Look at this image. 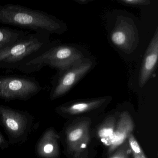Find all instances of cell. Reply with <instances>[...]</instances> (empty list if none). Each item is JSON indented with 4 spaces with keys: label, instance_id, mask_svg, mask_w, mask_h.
I'll use <instances>...</instances> for the list:
<instances>
[{
    "label": "cell",
    "instance_id": "7c38bea8",
    "mask_svg": "<svg viewBox=\"0 0 158 158\" xmlns=\"http://www.w3.org/2000/svg\"><path fill=\"white\" fill-rule=\"evenodd\" d=\"M119 2L127 6H139L150 4L148 0H120Z\"/></svg>",
    "mask_w": 158,
    "mask_h": 158
},
{
    "label": "cell",
    "instance_id": "5bb4252c",
    "mask_svg": "<svg viewBox=\"0 0 158 158\" xmlns=\"http://www.w3.org/2000/svg\"><path fill=\"white\" fill-rule=\"evenodd\" d=\"M113 129L110 127L104 128L99 131L98 135L102 139H107L110 137L114 133Z\"/></svg>",
    "mask_w": 158,
    "mask_h": 158
},
{
    "label": "cell",
    "instance_id": "ba28073f",
    "mask_svg": "<svg viewBox=\"0 0 158 158\" xmlns=\"http://www.w3.org/2000/svg\"><path fill=\"white\" fill-rule=\"evenodd\" d=\"M134 28L128 24H119L115 27L111 35V40L114 44L121 48L127 47L129 42L135 40Z\"/></svg>",
    "mask_w": 158,
    "mask_h": 158
},
{
    "label": "cell",
    "instance_id": "8992f818",
    "mask_svg": "<svg viewBox=\"0 0 158 158\" xmlns=\"http://www.w3.org/2000/svg\"><path fill=\"white\" fill-rule=\"evenodd\" d=\"M94 64L91 59L84 57L66 70L58 72L53 81L50 98L54 100L67 93L92 69Z\"/></svg>",
    "mask_w": 158,
    "mask_h": 158
},
{
    "label": "cell",
    "instance_id": "52a82bcc",
    "mask_svg": "<svg viewBox=\"0 0 158 158\" xmlns=\"http://www.w3.org/2000/svg\"><path fill=\"white\" fill-rule=\"evenodd\" d=\"M158 59V31L156 30L148 47L141 64L139 85L144 86L150 78L157 64Z\"/></svg>",
    "mask_w": 158,
    "mask_h": 158
},
{
    "label": "cell",
    "instance_id": "9a60e30c",
    "mask_svg": "<svg viewBox=\"0 0 158 158\" xmlns=\"http://www.w3.org/2000/svg\"><path fill=\"white\" fill-rule=\"evenodd\" d=\"M9 147V144L7 140L5 139V138L0 133V148L4 149L6 148Z\"/></svg>",
    "mask_w": 158,
    "mask_h": 158
},
{
    "label": "cell",
    "instance_id": "4fadbf2b",
    "mask_svg": "<svg viewBox=\"0 0 158 158\" xmlns=\"http://www.w3.org/2000/svg\"><path fill=\"white\" fill-rule=\"evenodd\" d=\"M83 134V130L81 128L75 129L69 134L68 139L71 141H76L81 137Z\"/></svg>",
    "mask_w": 158,
    "mask_h": 158
},
{
    "label": "cell",
    "instance_id": "e0dca14e",
    "mask_svg": "<svg viewBox=\"0 0 158 158\" xmlns=\"http://www.w3.org/2000/svg\"><path fill=\"white\" fill-rule=\"evenodd\" d=\"M119 158V157H113V158Z\"/></svg>",
    "mask_w": 158,
    "mask_h": 158
},
{
    "label": "cell",
    "instance_id": "6da1fadb",
    "mask_svg": "<svg viewBox=\"0 0 158 158\" xmlns=\"http://www.w3.org/2000/svg\"><path fill=\"white\" fill-rule=\"evenodd\" d=\"M0 23L50 35L62 34L66 27L52 15L13 4L0 5Z\"/></svg>",
    "mask_w": 158,
    "mask_h": 158
},
{
    "label": "cell",
    "instance_id": "9c48e42d",
    "mask_svg": "<svg viewBox=\"0 0 158 158\" xmlns=\"http://www.w3.org/2000/svg\"><path fill=\"white\" fill-rule=\"evenodd\" d=\"M55 135L53 131H46L40 139L36 146V152L41 158H51L56 152Z\"/></svg>",
    "mask_w": 158,
    "mask_h": 158
},
{
    "label": "cell",
    "instance_id": "7a4b0ae2",
    "mask_svg": "<svg viewBox=\"0 0 158 158\" xmlns=\"http://www.w3.org/2000/svg\"><path fill=\"white\" fill-rule=\"evenodd\" d=\"M50 34L28 33L15 43L0 49V68L17 69L30 58L48 48L54 43Z\"/></svg>",
    "mask_w": 158,
    "mask_h": 158
},
{
    "label": "cell",
    "instance_id": "2e32d148",
    "mask_svg": "<svg viewBox=\"0 0 158 158\" xmlns=\"http://www.w3.org/2000/svg\"><path fill=\"white\" fill-rule=\"evenodd\" d=\"M76 2L80 3V4H84L88 3L89 2H90V1H89V0H88V1L87 0H77Z\"/></svg>",
    "mask_w": 158,
    "mask_h": 158
},
{
    "label": "cell",
    "instance_id": "30bf717a",
    "mask_svg": "<svg viewBox=\"0 0 158 158\" xmlns=\"http://www.w3.org/2000/svg\"><path fill=\"white\" fill-rule=\"evenodd\" d=\"M28 33L10 27H0V49L14 44Z\"/></svg>",
    "mask_w": 158,
    "mask_h": 158
},
{
    "label": "cell",
    "instance_id": "8fae6325",
    "mask_svg": "<svg viewBox=\"0 0 158 158\" xmlns=\"http://www.w3.org/2000/svg\"><path fill=\"white\" fill-rule=\"evenodd\" d=\"M104 100H99L90 102H80L74 103L67 108V110L75 113L82 112L88 110L90 107L98 105L103 102Z\"/></svg>",
    "mask_w": 158,
    "mask_h": 158
},
{
    "label": "cell",
    "instance_id": "5b68a950",
    "mask_svg": "<svg viewBox=\"0 0 158 158\" xmlns=\"http://www.w3.org/2000/svg\"><path fill=\"white\" fill-rule=\"evenodd\" d=\"M32 123V117L27 112L21 111L0 104V124L12 143L25 140Z\"/></svg>",
    "mask_w": 158,
    "mask_h": 158
},
{
    "label": "cell",
    "instance_id": "277c9868",
    "mask_svg": "<svg viewBox=\"0 0 158 158\" xmlns=\"http://www.w3.org/2000/svg\"><path fill=\"white\" fill-rule=\"evenodd\" d=\"M42 87L34 77L0 76V99L6 101L28 100L38 94Z\"/></svg>",
    "mask_w": 158,
    "mask_h": 158
},
{
    "label": "cell",
    "instance_id": "3957f363",
    "mask_svg": "<svg viewBox=\"0 0 158 158\" xmlns=\"http://www.w3.org/2000/svg\"><path fill=\"white\" fill-rule=\"evenodd\" d=\"M79 49L69 45L55 44L21 64L17 70L25 73H35L48 66L63 72L75 62L84 58Z\"/></svg>",
    "mask_w": 158,
    "mask_h": 158
}]
</instances>
